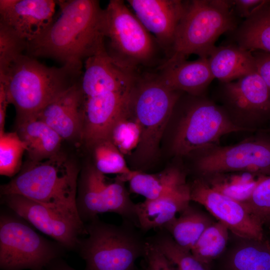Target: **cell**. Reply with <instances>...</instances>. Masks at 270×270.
I'll return each instance as SVG.
<instances>
[{"label":"cell","instance_id":"6da1fadb","mask_svg":"<svg viewBox=\"0 0 270 270\" xmlns=\"http://www.w3.org/2000/svg\"><path fill=\"white\" fill-rule=\"evenodd\" d=\"M60 13L40 36L27 42L25 54L63 64L80 62L106 48L101 31L103 9L96 0H56Z\"/></svg>","mask_w":270,"mask_h":270},{"label":"cell","instance_id":"7a4b0ae2","mask_svg":"<svg viewBox=\"0 0 270 270\" xmlns=\"http://www.w3.org/2000/svg\"><path fill=\"white\" fill-rule=\"evenodd\" d=\"M82 67L80 62L48 66L24 54L0 73V83L4 86L9 104L16 108L18 119H21L37 115L78 83L83 73Z\"/></svg>","mask_w":270,"mask_h":270},{"label":"cell","instance_id":"3957f363","mask_svg":"<svg viewBox=\"0 0 270 270\" xmlns=\"http://www.w3.org/2000/svg\"><path fill=\"white\" fill-rule=\"evenodd\" d=\"M78 174L74 164L59 152L42 161H29L11 180L1 186V194L20 195L79 215L76 208Z\"/></svg>","mask_w":270,"mask_h":270},{"label":"cell","instance_id":"277c9868","mask_svg":"<svg viewBox=\"0 0 270 270\" xmlns=\"http://www.w3.org/2000/svg\"><path fill=\"white\" fill-rule=\"evenodd\" d=\"M232 1L194 0L186 2L166 59L158 68L182 60L192 54L208 58L222 34L236 29Z\"/></svg>","mask_w":270,"mask_h":270},{"label":"cell","instance_id":"5b68a950","mask_svg":"<svg viewBox=\"0 0 270 270\" xmlns=\"http://www.w3.org/2000/svg\"><path fill=\"white\" fill-rule=\"evenodd\" d=\"M86 237L78 250L86 263L85 270H138L136 262L142 258L147 238L133 223L120 225L98 219L86 225Z\"/></svg>","mask_w":270,"mask_h":270},{"label":"cell","instance_id":"8992f818","mask_svg":"<svg viewBox=\"0 0 270 270\" xmlns=\"http://www.w3.org/2000/svg\"><path fill=\"white\" fill-rule=\"evenodd\" d=\"M182 92L168 88L154 74L138 76L132 90L129 108L141 129L134 152L138 168L157 154L162 134Z\"/></svg>","mask_w":270,"mask_h":270},{"label":"cell","instance_id":"52a82bcc","mask_svg":"<svg viewBox=\"0 0 270 270\" xmlns=\"http://www.w3.org/2000/svg\"><path fill=\"white\" fill-rule=\"evenodd\" d=\"M101 31L108 42V54L134 72L152 62L160 46L122 0H111L103 9Z\"/></svg>","mask_w":270,"mask_h":270},{"label":"cell","instance_id":"ba28073f","mask_svg":"<svg viewBox=\"0 0 270 270\" xmlns=\"http://www.w3.org/2000/svg\"><path fill=\"white\" fill-rule=\"evenodd\" d=\"M28 224L14 212H1L2 270H46L62 256L65 248L62 245L46 239Z\"/></svg>","mask_w":270,"mask_h":270},{"label":"cell","instance_id":"9c48e42d","mask_svg":"<svg viewBox=\"0 0 270 270\" xmlns=\"http://www.w3.org/2000/svg\"><path fill=\"white\" fill-rule=\"evenodd\" d=\"M250 131L238 126L224 108L200 98L192 102L182 117L173 138L172 150L178 156L218 145L226 134Z\"/></svg>","mask_w":270,"mask_h":270},{"label":"cell","instance_id":"30bf717a","mask_svg":"<svg viewBox=\"0 0 270 270\" xmlns=\"http://www.w3.org/2000/svg\"><path fill=\"white\" fill-rule=\"evenodd\" d=\"M196 162L202 174L213 176L233 172L270 175V136L260 135L236 144L215 145L202 150Z\"/></svg>","mask_w":270,"mask_h":270},{"label":"cell","instance_id":"8fae6325","mask_svg":"<svg viewBox=\"0 0 270 270\" xmlns=\"http://www.w3.org/2000/svg\"><path fill=\"white\" fill-rule=\"evenodd\" d=\"M136 204L124 182L117 178L113 182H107L104 174L94 166L88 168L82 178L76 208L84 222L98 218L99 214L114 212L137 226Z\"/></svg>","mask_w":270,"mask_h":270},{"label":"cell","instance_id":"7c38bea8","mask_svg":"<svg viewBox=\"0 0 270 270\" xmlns=\"http://www.w3.org/2000/svg\"><path fill=\"white\" fill-rule=\"evenodd\" d=\"M12 212L68 250H77L80 236L86 235L78 214L66 212L17 194L3 196Z\"/></svg>","mask_w":270,"mask_h":270},{"label":"cell","instance_id":"4fadbf2b","mask_svg":"<svg viewBox=\"0 0 270 270\" xmlns=\"http://www.w3.org/2000/svg\"><path fill=\"white\" fill-rule=\"evenodd\" d=\"M224 109L236 125L254 130L270 122V91L256 71L224 83Z\"/></svg>","mask_w":270,"mask_h":270},{"label":"cell","instance_id":"5bb4252c","mask_svg":"<svg viewBox=\"0 0 270 270\" xmlns=\"http://www.w3.org/2000/svg\"><path fill=\"white\" fill-rule=\"evenodd\" d=\"M191 201L204 206L236 236L248 240L264 239V228L244 205L214 190L202 178L190 184Z\"/></svg>","mask_w":270,"mask_h":270},{"label":"cell","instance_id":"9a60e30c","mask_svg":"<svg viewBox=\"0 0 270 270\" xmlns=\"http://www.w3.org/2000/svg\"><path fill=\"white\" fill-rule=\"evenodd\" d=\"M132 89L84 97L81 140L87 147L108 139L114 122L128 107Z\"/></svg>","mask_w":270,"mask_h":270},{"label":"cell","instance_id":"2e32d148","mask_svg":"<svg viewBox=\"0 0 270 270\" xmlns=\"http://www.w3.org/2000/svg\"><path fill=\"white\" fill-rule=\"evenodd\" d=\"M56 4L53 0H0V23L31 42L52 24Z\"/></svg>","mask_w":270,"mask_h":270},{"label":"cell","instance_id":"e0dca14e","mask_svg":"<svg viewBox=\"0 0 270 270\" xmlns=\"http://www.w3.org/2000/svg\"><path fill=\"white\" fill-rule=\"evenodd\" d=\"M138 75L122 66L104 49L86 60L80 80L84 98L131 90Z\"/></svg>","mask_w":270,"mask_h":270},{"label":"cell","instance_id":"ac0fdd59","mask_svg":"<svg viewBox=\"0 0 270 270\" xmlns=\"http://www.w3.org/2000/svg\"><path fill=\"white\" fill-rule=\"evenodd\" d=\"M128 3L145 28L168 56L186 2L179 0H128Z\"/></svg>","mask_w":270,"mask_h":270},{"label":"cell","instance_id":"d6986e66","mask_svg":"<svg viewBox=\"0 0 270 270\" xmlns=\"http://www.w3.org/2000/svg\"><path fill=\"white\" fill-rule=\"evenodd\" d=\"M83 101L79 80L48 104L36 116L62 140L81 139Z\"/></svg>","mask_w":270,"mask_h":270},{"label":"cell","instance_id":"ffe728a7","mask_svg":"<svg viewBox=\"0 0 270 270\" xmlns=\"http://www.w3.org/2000/svg\"><path fill=\"white\" fill-rule=\"evenodd\" d=\"M157 69L156 77L168 88L194 96L200 95L214 78L208 58L184 60Z\"/></svg>","mask_w":270,"mask_h":270},{"label":"cell","instance_id":"44dd1931","mask_svg":"<svg viewBox=\"0 0 270 270\" xmlns=\"http://www.w3.org/2000/svg\"><path fill=\"white\" fill-rule=\"evenodd\" d=\"M190 188L188 186L166 196L146 200L136 204L138 228L142 232L162 229L190 204Z\"/></svg>","mask_w":270,"mask_h":270},{"label":"cell","instance_id":"7402d4cb","mask_svg":"<svg viewBox=\"0 0 270 270\" xmlns=\"http://www.w3.org/2000/svg\"><path fill=\"white\" fill-rule=\"evenodd\" d=\"M18 122L16 132L26 145L30 161H42L59 153L62 139L36 115Z\"/></svg>","mask_w":270,"mask_h":270},{"label":"cell","instance_id":"603a6c76","mask_svg":"<svg viewBox=\"0 0 270 270\" xmlns=\"http://www.w3.org/2000/svg\"><path fill=\"white\" fill-rule=\"evenodd\" d=\"M208 61L214 78L224 83L256 71L252 52L238 45L216 46L209 55Z\"/></svg>","mask_w":270,"mask_h":270},{"label":"cell","instance_id":"cb8c5ba5","mask_svg":"<svg viewBox=\"0 0 270 270\" xmlns=\"http://www.w3.org/2000/svg\"><path fill=\"white\" fill-rule=\"evenodd\" d=\"M130 191L144 196L146 200H154L188 186L186 174L177 167H169L156 174H148L133 170L128 176Z\"/></svg>","mask_w":270,"mask_h":270},{"label":"cell","instance_id":"d4e9b609","mask_svg":"<svg viewBox=\"0 0 270 270\" xmlns=\"http://www.w3.org/2000/svg\"><path fill=\"white\" fill-rule=\"evenodd\" d=\"M270 2L266 0L238 28L236 38L239 46L270 53Z\"/></svg>","mask_w":270,"mask_h":270},{"label":"cell","instance_id":"484cf974","mask_svg":"<svg viewBox=\"0 0 270 270\" xmlns=\"http://www.w3.org/2000/svg\"><path fill=\"white\" fill-rule=\"evenodd\" d=\"M180 213L178 217L162 229L167 232L178 246L190 252L204 230L212 222L190 204Z\"/></svg>","mask_w":270,"mask_h":270},{"label":"cell","instance_id":"4316f807","mask_svg":"<svg viewBox=\"0 0 270 270\" xmlns=\"http://www.w3.org/2000/svg\"><path fill=\"white\" fill-rule=\"evenodd\" d=\"M232 270H270V242L248 240L233 252Z\"/></svg>","mask_w":270,"mask_h":270},{"label":"cell","instance_id":"83f0119b","mask_svg":"<svg viewBox=\"0 0 270 270\" xmlns=\"http://www.w3.org/2000/svg\"><path fill=\"white\" fill-rule=\"evenodd\" d=\"M234 174L223 176L213 175L208 184L214 190L240 202H246L254 188L264 176L249 172H235Z\"/></svg>","mask_w":270,"mask_h":270},{"label":"cell","instance_id":"f1b7e54d","mask_svg":"<svg viewBox=\"0 0 270 270\" xmlns=\"http://www.w3.org/2000/svg\"><path fill=\"white\" fill-rule=\"evenodd\" d=\"M228 229L218 221L212 223L202 232L190 252L205 264L219 256L224 250L228 236Z\"/></svg>","mask_w":270,"mask_h":270},{"label":"cell","instance_id":"f546056e","mask_svg":"<svg viewBox=\"0 0 270 270\" xmlns=\"http://www.w3.org/2000/svg\"><path fill=\"white\" fill-rule=\"evenodd\" d=\"M147 239L167 258L177 270H207L204 264L190 251L178 246L165 230L160 229L156 234Z\"/></svg>","mask_w":270,"mask_h":270},{"label":"cell","instance_id":"4dcf8cb0","mask_svg":"<svg viewBox=\"0 0 270 270\" xmlns=\"http://www.w3.org/2000/svg\"><path fill=\"white\" fill-rule=\"evenodd\" d=\"M140 136V126L128 106L113 125L108 139L124 156L131 154L134 152L139 144Z\"/></svg>","mask_w":270,"mask_h":270},{"label":"cell","instance_id":"1f68e13d","mask_svg":"<svg viewBox=\"0 0 270 270\" xmlns=\"http://www.w3.org/2000/svg\"><path fill=\"white\" fill-rule=\"evenodd\" d=\"M92 148L94 167L100 172L124 176L132 171L128 166L124 155L109 139L98 142Z\"/></svg>","mask_w":270,"mask_h":270},{"label":"cell","instance_id":"d6a6232c","mask_svg":"<svg viewBox=\"0 0 270 270\" xmlns=\"http://www.w3.org/2000/svg\"><path fill=\"white\" fill-rule=\"evenodd\" d=\"M26 147L16 132L0 134V174L12 177L20 171Z\"/></svg>","mask_w":270,"mask_h":270},{"label":"cell","instance_id":"836d02e7","mask_svg":"<svg viewBox=\"0 0 270 270\" xmlns=\"http://www.w3.org/2000/svg\"><path fill=\"white\" fill-rule=\"evenodd\" d=\"M242 203L263 228L270 230V175L262 176L250 198Z\"/></svg>","mask_w":270,"mask_h":270},{"label":"cell","instance_id":"e575fe53","mask_svg":"<svg viewBox=\"0 0 270 270\" xmlns=\"http://www.w3.org/2000/svg\"><path fill=\"white\" fill-rule=\"evenodd\" d=\"M26 46V40L0 23V73L5 72L16 58L24 54Z\"/></svg>","mask_w":270,"mask_h":270},{"label":"cell","instance_id":"d590c367","mask_svg":"<svg viewBox=\"0 0 270 270\" xmlns=\"http://www.w3.org/2000/svg\"><path fill=\"white\" fill-rule=\"evenodd\" d=\"M144 270H177L167 258L147 239L142 256Z\"/></svg>","mask_w":270,"mask_h":270},{"label":"cell","instance_id":"8d00e7d4","mask_svg":"<svg viewBox=\"0 0 270 270\" xmlns=\"http://www.w3.org/2000/svg\"><path fill=\"white\" fill-rule=\"evenodd\" d=\"M256 70L270 91V53L254 51Z\"/></svg>","mask_w":270,"mask_h":270},{"label":"cell","instance_id":"74e56055","mask_svg":"<svg viewBox=\"0 0 270 270\" xmlns=\"http://www.w3.org/2000/svg\"><path fill=\"white\" fill-rule=\"evenodd\" d=\"M266 2L262 0H236L232 1V2L238 14L247 18Z\"/></svg>","mask_w":270,"mask_h":270},{"label":"cell","instance_id":"f35d334b","mask_svg":"<svg viewBox=\"0 0 270 270\" xmlns=\"http://www.w3.org/2000/svg\"><path fill=\"white\" fill-rule=\"evenodd\" d=\"M9 104L6 94L2 84L0 83V134L4 132L6 108Z\"/></svg>","mask_w":270,"mask_h":270},{"label":"cell","instance_id":"ab89813d","mask_svg":"<svg viewBox=\"0 0 270 270\" xmlns=\"http://www.w3.org/2000/svg\"><path fill=\"white\" fill-rule=\"evenodd\" d=\"M46 270H76L70 266L61 258L53 261L47 268Z\"/></svg>","mask_w":270,"mask_h":270},{"label":"cell","instance_id":"60d3db41","mask_svg":"<svg viewBox=\"0 0 270 270\" xmlns=\"http://www.w3.org/2000/svg\"><path fill=\"white\" fill-rule=\"evenodd\" d=\"M138 270H144L142 268V270H138Z\"/></svg>","mask_w":270,"mask_h":270}]
</instances>
